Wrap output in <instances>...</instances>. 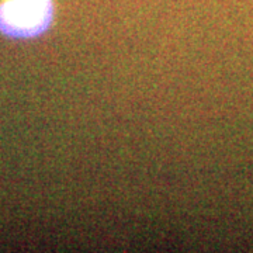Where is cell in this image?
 <instances>
[{"instance_id":"1","label":"cell","mask_w":253,"mask_h":253,"mask_svg":"<svg viewBox=\"0 0 253 253\" xmlns=\"http://www.w3.org/2000/svg\"><path fill=\"white\" fill-rule=\"evenodd\" d=\"M51 0H9L0 6V28L10 36H36L51 20Z\"/></svg>"}]
</instances>
